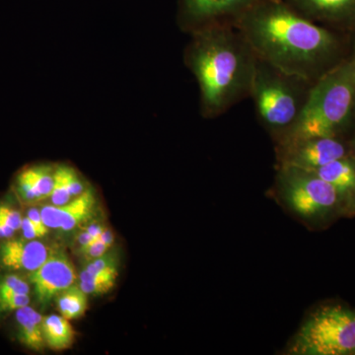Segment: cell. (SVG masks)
Returning <instances> with one entry per match:
<instances>
[{"label": "cell", "instance_id": "22", "mask_svg": "<svg viewBox=\"0 0 355 355\" xmlns=\"http://www.w3.org/2000/svg\"><path fill=\"white\" fill-rule=\"evenodd\" d=\"M50 198L51 203L53 205H58V207L67 205V202H69L73 198L70 195L69 188H67V184H65L64 178L58 171L57 167H55V184H53Z\"/></svg>", "mask_w": 355, "mask_h": 355}, {"label": "cell", "instance_id": "35", "mask_svg": "<svg viewBox=\"0 0 355 355\" xmlns=\"http://www.w3.org/2000/svg\"><path fill=\"white\" fill-rule=\"evenodd\" d=\"M354 191H355V187H354Z\"/></svg>", "mask_w": 355, "mask_h": 355}, {"label": "cell", "instance_id": "6", "mask_svg": "<svg viewBox=\"0 0 355 355\" xmlns=\"http://www.w3.org/2000/svg\"><path fill=\"white\" fill-rule=\"evenodd\" d=\"M275 188L287 207L307 221L330 214L340 197L333 186L315 173L292 166H279Z\"/></svg>", "mask_w": 355, "mask_h": 355}, {"label": "cell", "instance_id": "14", "mask_svg": "<svg viewBox=\"0 0 355 355\" xmlns=\"http://www.w3.org/2000/svg\"><path fill=\"white\" fill-rule=\"evenodd\" d=\"M42 315L29 305L16 311L18 338L23 345L33 352H42L46 347L43 335Z\"/></svg>", "mask_w": 355, "mask_h": 355}, {"label": "cell", "instance_id": "3", "mask_svg": "<svg viewBox=\"0 0 355 355\" xmlns=\"http://www.w3.org/2000/svg\"><path fill=\"white\" fill-rule=\"evenodd\" d=\"M355 51L311 89L294 127L277 144L315 137H338L354 123Z\"/></svg>", "mask_w": 355, "mask_h": 355}, {"label": "cell", "instance_id": "8", "mask_svg": "<svg viewBox=\"0 0 355 355\" xmlns=\"http://www.w3.org/2000/svg\"><path fill=\"white\" fill-rule=\"evenodd\" d=\"M279 166L313 171L347 156V146L338 137H315L277 144Z\"/></svg>", "mask_w": 355, "mask_h": 355}, {"label": "cell", "instance_id": "7", "mask_svg": "<svg viewBox=\"0 0 355 355\" xmlns=\"http://www.w3.org/2000/svg\"><path fill=\"white\" fill-rule=\"evenodd\" d=\"M263 0H180V22L193 33L217 25L235 26L250 9Z\"/></svg>", "mask_w": 355, "mask_h": 355}, {"label": "cell", "instance_id": "12", "mask_svg": "<svg viewBox=\"0 0 355 355\" xmlns=\"http://www.w3.org/2000/svg\"><path fill=\"white\" fill-rule=\"evenodd\" d=\"M51 250L37 239H11L0 245V265L11 270L32 272L43 265Z\"/></svg>", "mask_w": 355, "mask_h": 355}, {"label": "cell", "instance_id": "30", "mask_svg": "<svg viewBox=\"0 0 355 355\" xmlns=\"http://www.w3.org/2000/svg\"><path fill=\"white\" fill-rule=\"evenodd\" d=\"M99 238L100 240H101V241L109 248L113 246L114 235L113 233H112V231L109 230V229H104Z\"/></svg>", "mask_w": 355, "mask_h": 355}, {"label": "cell", "instance_id": "4", "mask_svg": "<svg viewBox=\"0 0 355 355\" xmlns=\"http://www.w3.org/2000/svg\"><path fill=\"white\" fill-rule=\"evenodd\" d=\"M315 83L259 60L250 98L261 125L279 142L295 125Z\"/></svg>", "mask_w": 355, "mask_h": 355}, {"label": "cell", "instance_id": "2", "mask_svg": "<svg viewBox=\"0 0 355 355\" xmlns=\"http://www.w3.org/2000/svg\"><path fill=\"white\" fill-rule=\"evenodd\" d=\"M191 34L184 60L200 87L202 116L217 118L250 97L258 58L235 26H210Z\"/></svg>", "mask_w": 355, "mask_h": 355}, {"label": "cell", "instance_id": "9", "mask_svg": "<svg viewBox=\"0 0 355 355\" xmlns=\"http://www.w3.org/2000/svg\"><path fill=\"white\" fill-rule=\"evenodd\" d=\"M76 268L62 251H51L43 265L31 272L30 282L34 287L37 302L46 307L62 291L73 286Z\"/></svg>", "mask_w": 355, "mask_h": 355}, {"label": "cell", "instance_id": "13", "mask_svg": "<svg viewBox=\"0 0 355 355\" xmlns=\"http://www.w3.org/2000/svg\"><path fill=\"white\" fill-rule=\"evenodd\" d=\"M55 167L33 165L25 168L16 177V188L26 202H38L50 198L55 184Z\"/></svg>", "mask_w": 355, "mask_h": 355}, {"label": "cell", "instance_id": "26", "mask_svg": "<svg viewBox=\"0 0 355 355\" xmlns=\"http://www.w3.org/2000/svg\"><path fill=\"white\" fill-rule=\"evenodd\" d=\"M21 229L23 231V237L26 238V239H39V238L44 237V235L48 234V233L37 227L27 216L23 218Z\"/></svg>", "mask_w": 355, "mask_h": 355}, {"label": "cell", "instance_id": "10", "mask_svg": "<svg viewBox=\"0 0 355 355\" xmlns=\"http://www.w3.org/2000/svg\"><path fill=\"white\" fill-rule=\"evenodd\" d=\"M305 18L343 34L355 31V0H284Z\"/></svg>", "mask_w": 355, "mask_h": 355}, {"label": "cell", "instance_id": "17", "mask_svg": "<svg viewBox=\"0 0 355 355\" xmlns=\"http://www.w3.org/2000/svg\"><path fill=\"white\" fill-rule=\"evenodd\" d=\"M87 295L80 286H71L65 289L57 297L60 315L69 321L83 317L88 307Z\"/></svg>", "mask_w": 355, "mask_h": 355}, {"label": "cell", "instance_id": "29", "mask_svg": "<svg viewBox=\"0 0 355 355\" xmlns=\"http://www.w3.org/2000/svg\"><path fill=\"white\" fill-rule=\"evenodd\" d=\"M15 230L9 227L3 221L0 220V239H9L12 237Z\"/></svg>", "mask_w": 355, "mask_h": 355}, {"label": "cell", "instance_id": "5", "mask_svg": "<svg viewBox=\"0 0 355 355\" xmlns=\"http://www.w3.org/2000/svg\"><path fill=\"white\" fill-rule=\"evenodd\" d=\"M289 354H355V310L320 306L308 315L288 345Z\"/></svg>", "mask_w": 355, "mask_h": 355}, {"label": "cell", "instance_id": "21", "mask_svg": "<svg viewBox=\"0 0 355 355\" xmlns=\"http://www.w3.org/2000/svg\"><path fill=\"white\" fill-rule=\"evenodd\" d=\"M29 294L14 293V292H1L0 293V314L17 311L20 308L29 305Z\"/></svg>", "mask_w": 355, "mask_h": 355}, {"label": "cell", "instance_id": "27", "mask_svg": "<svg viewBox=\"0 0 355 355\" xmlns=\"http://www.w3.org/2000/svg\"><path fill=\"white\" fill-rule=\"evenodd\" d=\"M27 217L37 226L41 229V230L44 231V232H49V228L44 225L43 218H42L41 209H36V207H32L28 210Z\"/></svg>", "mask_w": 355, "mask_h": 355}, {"label": "cell", "instance_id": "25", "mask_svg": "<svg viewBox=\"0 0 355 355\" xmlns=\"http://www.w3.org/2000/svg\"><path fill=\"white\" fill-rule=\"evenodd\" d=\"M110 248L105 245L104 243L100 240V238L94 240L90 245L88 246L83 248L81 249V253L84 254V256L88 257L90 259H96L99 258V257L103 256V254H106L107 251Z\"/></svg>", "mask_w": 355, "mask_h": 355}, {"label": "cell", "instance_id": "24", "mask_svg": "<svg viewBox=\"0 0 355 355\" xmlns=\"http://www.w3.org/2000/svg\"><path fill=\"white\" fill-rule=\"evenodd\" d=\"M0 220L3 221L9 227L17 231L22 225V216L17 210L7 205H0Z\"/></svg>", "mask_w": 355, "mask_h": 355}, {"label": "cell", "instance_id": "32", "mask_svg": "<svg viewBox=\"0 0 355 355\" xmlns=\"http://www.w3.org/2000/svg\"><path fill=\"white\" fill-rule=\"evenodd\" d=\"M350 39H352V51H355V31L350 35Z\"/></svg>", "mask_w": 355, "mask_h": 355}, {"label": "cell", "instance_id": "16", "mask_svg": "<svg viewBox=\"0 0 355 355\" xmlns=\"http://www.w3.org/2000/svg\"><path fill=\"white\" fill-rule=\"evenodd\" d=\"M43 335L46 347L55 352H62L72 347L76 331L69 320L58 315H51L44 317Z\"/></svg>", "mask_w": 355, "mask_h": 355}, {"label": "cell", "instance_id": "33", "mask_svg": "<svg viewBox=\"0 0 355 355\" xmlns=\"http://www.w3.org/2000/svg\"><path fill=\"white\" fill-rule=\"evenodd\" d=\"M354 123H355V90H354Z\"/></svg>", "mask_w": 355, "mask_h": 355}, {"label": "cell", "instance_id": "23", "mask_svg": "<svg viewBox=\"0 0 355 355\" xmlns=\"http://www.w3.org/2000/svg\"><path fill=\"white\" fill-rule=\"evenodd\" d=\"M14 292V293L29 294L30 286L24 279L16 275H6L0 279V293Z\"/></svg>", "mask_w": 355, "mask_h": 355}, {"label": "cell", "instance_id": "28", "mask_svg": "<svg viewBox=\"0 0 355 355\" xmlns=\"http://www.w3.org/2000/svg\"><path fill=\"white\" fill-rule=\"evenodd\" d=\"M94 240H96L95 238H93L92 236L90 235V233H89L87 230H85L84 232L79 234L77 242L80 245V249H83V248L90 245Z\"/></svg>", "mask_w": 355, "mask_h": 355}, {"label": "cell", "instance_id": "31", "mask_svg": "<svg viewBox=\"0 0 355 355\" xmlns=\"http://www.w3.org/2000/svg\"><path fill=\"white\" fill-rule=\"evenodd\" d=\"M86 230L90 233V235L92 236L93 238L98 239L100 235H101L103 230H104V228H103L101 225H99V224H92V225L89 226Z\"/></svg>", "mask_w": 355, "mask_h": 355}, {"label": "cell", "instance_id": "34", "mask_svg": "<svg viewBox=\"0 0 355 355\" xmlns=\"http://www.w3.org/2000/svg\"><path fill=\"white\" fill-rule=\"evenodd\" d=\"M354 154H355V139H354Z\"/></svg>", "mask_w": 355, "mask_h": 355}, {"label": "cell", "instance_id": "1", "mask_svg": "<svg viewBox=\"0 0 355 355\" xmlns=\"http://www.w3.org/2000/svg\"><path fill=\"white\" fill-rule=\"evenodd\" d=\"M235 27L259 60L312 83L352 53L350 35L307 19L284 0H263Z\"/></svg>", "mask_w": 355, "mask_h": 355}, {"label": "cell", "instance_id": "20", "mask_svg": "<svg viewBox=\"0 0 355 355\" xmlns=\"http://www.w3.org/2000/svg\"><path fill=\"white\" fill-rule=\"evenodd\" d=\"M57 169L60 173V175H62V177L64 178L65 184H67L72 198L78 197L79 195H81L87 189L83 178L79 176L78 172L73 169V168L67 165H60L57 166Z\"/></svg>", "mask_w": 355, "mask_h": 355}, {"label": "cell", "instance_id": "18", "mask_svg": "<svg viewBox=\"0 0 355 355\" xmlns=\"http://www.w3.org/2000/svg\"><path fill=\"white\" fill-rule=\"evenodd\" d=\"M116 275H86L81 272L79 277V286L86 294L107 293L114 286Z\"/></svg>", "mask_w": 355, "mask_h": 355}, {"label": "cell", "instance_id": "15", "mask_svg": "<svg viewBox=\"0 0 355 355\" xmlns=\"http://www.w3.org/2000/svg\"><path fill=\"white\" fill-rule=\"evenodd\" d=\"M312 172L333 186L340 195L354 190L355 159L349 156L331 161Z\"/></svg>", "mask_w": 355, "mask_h": 355}, {"label": "cell", "instance_id": "11", "mask_svg": "<svg viewBox=\"0 0 355 355\" xmlns=\"http://www.w3.org/2000/svg\"><path fill=\"white\" fill-rule=\"evenodd\" d=\"M96 203L95 191L87 188L78 197L72 198L67 205H44L41 209L42 218L49 229L71 231L88 221L94 216Z\"/></svg>", "mask_w": 355, "mask_h": 355}, {"label": "cell", "instance_id": "19", "mask_svg": "<svg viewBox=\"0 0 355 355\" xmlns=\"http://www.w3.org/2000/svg\"><path fill=\"white\" fill-rule=\"evenodd\" d=\"M118 257L114 254H104L99 258L93 259L85 268L86 275H112L118 277Z\"/></svg>", "mask_w": 355, "mask_h": 355}]
</instances>
